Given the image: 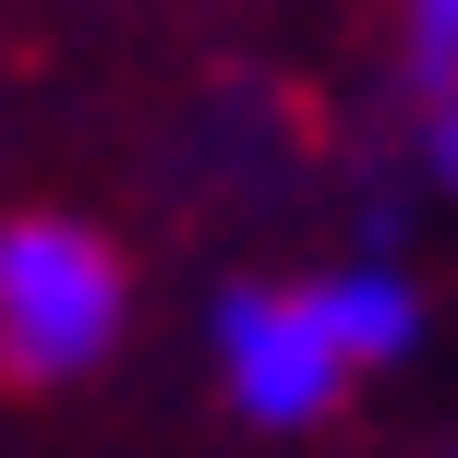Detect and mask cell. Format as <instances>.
Wrapping results in <instances>:
<instances>
[{"instance_id": "cell-1", "label": "cell", "mask_w": 458, "mask_h": 458, "mask_svg": "<svg viewBox=\"0 0 458 458\" xmlns=\"http://www.w3.org/2000/svg\"><path fill=\"white\" fill-rule=\"evenodd\" d=\"M121 314H133V277L85 217L61 206L0 217V398H48L97 374L121 350Z\"/></svg>"}, {"instance_id": "cell-2", "label": "cell", "mask_w": 458, "mask_h": 458, "mask_svg": "<svg viewBox=\"0 0 458 458\" xmlns=\"http://www.w3.org/2000/svg\"><path fill=\"white\" fill-rule=\"evenodd\" d=\"M217 362H229V398L253 422H326L338 386L362 374L338 350V326H326V290H229Z\"/></svg>"}, {"instance_id": "cell-3", "label": "cell", "mask_w": 458, "mask_h": 458, "mask_svg": "<svg viewBox=\"0 0 458 458\" xmlns=\"http://www.w3.org/2000/svg\"><path fill=\"white\" fill-rule=\"evenodd\" d=\"M326 326H338L350 362H386V350H411V290L398 277H338L326 290Z\"/></svg>"}, {"instance_id": "cell-4", "label": "cell", "mask_w": 458, "mask_h": 458, "mask_svg": "<svg viewBox=\"0 0 458 458\" xmlns=\"http://www.w3.org/2000/svg\"><path fill=\"white\" fill-rule=\"evenodd\" d=\"M398 37H411L422 85H446V97H458V0H398Z\"/></svg>"}, {"instance_id": "cell-5", "label": "cell", "mask_w": 458, "mask_h": 458, "mask_svg": "<svg viewBox=\"0 0 458 458\" xmlns=\"http://www.w3.org/2000/svg\"><path fill=\"white\" fill-rule=\"evenodd\" d=\"M435 157H446V182H458V97H446V121H435Z\"/></svg>"}]
</instances>
